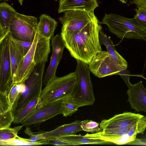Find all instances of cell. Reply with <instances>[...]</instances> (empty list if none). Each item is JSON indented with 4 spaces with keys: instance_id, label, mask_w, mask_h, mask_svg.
I'll use <instances>...</instances> for the list:
<instances>
[{
    "instance_id": "5b68a950",
    "label": "cell",
    "mask_w": 146,
    "mask_h": 146,
    "mask_svg": "<svg viewBox=\"0 0 146 146\" xmlns=\"http://www.w3.org/2000/svg\"><path fill=\"white\" fill-rule=\"evenodd\" d=\"M76 61L77 82L71 96L80 107L92 105L95 99L88 65Z\"/></svg>"
},
{
    "instance_id": "603a6c76",
    "label": "cell",
    "mask_w": 146,
    "mask_h": 146,
    "mask_svg": "<svg viewBox=\"0 0 146 146\" xmlns=\"http://www.w3.org/2000/svg\"><path fill=\"white\" fill-rule=\"evenodd\" d=\"M42 101L40 97H37L17 111L14 115V123L15 124L21 123L37 108L38 105Z\"/></svg>"
},
{
    "instance_id": "4dcf8cb0",
    "label": "cell",
    "mask_w": 146,
    "mask_h": 146,
    "mask_svg": "<svg viewBox=\"0 0 146 146\" xmlns=\"http://www.w3.org/2000/svg\"><path fill=\"white\" fill-rule=\"evenodd\" d=\"M135 123L121 128L112 129H104L100 131L102 133L105 134L116 136H122L127 135L129 131Z\"/></svg>"
},
{
    "instance_id": "2e32d148",
    "label": "cell",
    "mask_w": 146,
    "mask_h": 146,
    "mask_svg": "<svg viewBox=\"0 0 146 146\" xmlns=\"http://www.w3.org/2000/svg\"><path fill=\"white\" fill-rule=\"evenodd\" d=\"M81 125V121L76 120L71 123L59 126L51 131L41 132L39 133L42 139H54L65 135L74 134L83 131Z\"/></svg>"
},
{
    "instance_id": "d6986e66",
    "label": "cell",
    "mask_w": 146,
    "mask_h": 146,
    "mask_svg": "<svg viewBox=\"0 0 146 146\" xmlns=\"http://www.w3.org/2000/svg\"><path fill=\"white\" fill-rule=\"evenodd\" d=\"M57 24L54 19L47 15L42 14L39 17L37 30L42 37L50 40L54 36Z\"/></svg>"
},
{
    "instance_id": "5bb4252c",
    "label": "cell",
    "mask_w": 146,
    "mask_h": 146,
    "mask_svg": "<svg viewBox=\"0 0 146 146\" xmlns=\"http://www.w3.org/2000/svg\"><path fill=\"white\" fill-rule=\"evenodd\" d=\"M128 87L127 91L128 102L131 109L138 112L146 113V89L140 81Z\"/></svg>"
},
{
    "instance_id": "30bf717a",
    "label": "cell",
    "mask_w": 146,
    "mask_h": 146,
    "mask_svg": "<svg viewBox=\"0 0 146 146\" xmlns=\"http://www.w3.org/2000/svg\"><path fill=\"white\" fill-rule=\"evenodd\" d=\"M12 85L9 41L7 36L0 42V91L8 94Z\"/></svg>"
},
{
    "instance_id": "e575fe53",
    "label": "cell",
    "mask_w": 146,
    "mask_h": 146,
    "mask_svg": "<svg viewBox=\"0 0 146 146\" xmlns=\"http://www.w3.org/2000/svg\"><path fill=\"white\" fill-rule=\"evenodd\" d=\"M24 132L29 136V140L30 143L34 144L35 145H42L39 141L42 139L39 133H36L33 132L28 127H26Z\"/></svg>"
},
{
    "instance_id": "d590c367",
    "label": "cell",
    "mask_w": 146,
    "mask_h": 146,
    "mask_svg": "<svg viewBox=\"0 0 146 146\" xmlns=\"http://www.w3.org/2000/svg\"><path fill=\"white\" fill-rule=\"evenodd\" d=\"M39 141L42 145L50 144L58 146L73 145L70 143L56 139H44Z\"/></svg>"
},
{
    "instance_id": "277c9868",
    "label": "cell",
    "mask_w": 146,
    "mask_h": 146,
    "mask_svg": "<svg viewBox=\"0 0 146 146\" xmlns=\"http://www.w3.org/2000/svg\"><path fill=\"white\" fill-rule=\"evenodd\" d=\"M75 71L56 77L42 90L40 98L43 104H51L71 95L77 82Z\"/></svg>"
},
{
    "instance_id": "1f68e13d",
    "label": "cell",
    "mask_w": 146,
    "mask_h": 146,
    "mask_svg": "<svg viewBox=\"0 0 146 146\" xmlns=\"http://www.w3.org/2000/svg\"><path fill=\"white\" fill-rule=\"evenodd\" d=\"M99 124L92 120H86L81 121V127L83 131L94 133L101 131Z\"/></svg>"
},
{
    "instance_id": "52a82bcc",
    "label": "cell",
    "mask_w": 146,
    "mask_h": 146,
    "mask_svg": "<svg viewBox=\"0 0 146 146\" xmlns=\"http://www.w3.org/2000/svg\"><path fill=\"white\" fill-rule=\"evenodd\" d=\"M45 63L37 64L25 81V89L19 101L15 112L32 100L40 97Z\"/></svg>"
},
{
    "instance_id": "9a60e30c",
    "label": "cell",
    "mask_w": 146,
    "mask_h": 146,
    "mask_svg": "<svg viewBox=\"0 0 146 146\" xmlns=\"http://www.w3.org/2000/svg\"><path fill=\"white\" fill-rule=\"evenodd\" d=\"M58 13L70 10H82L94 12L98 6L96 0H59Z\"/></svg>"
},
{
    "instance_id": "484cf974",
    "label": "cell",
    "mask_w": 146,
    "mask_h": 146,
    "mask_svg": "<svg viewBox=\"0 0 146 146\" xmlns=\"http://www.w3.org/2000/svg\"><path fill=\"white\" fill-rule=\"evenodd\" d=\"M23 126L19 125L13 128L9 127L0 129V141H5L15 138Z\"/></svg>"
},
{
    "instance_id": "9c48e42d",
    "label": "cell",
    "mask_w": 146,
    "mask_h": 146,
    "mask_svg": "<svg viewBox=\"0 0 146 146\" xmlns=\"http://www.w3.org/2000/svg\"><path fill=\"white\" fill-rule=\"evenodd\" d=\"M97 19L94 12L70 10L59 18L62 25L61 33L74 32L82 29L88 24Z\"/></svg>"
},
{
    "instance_id": "8d00e7d4",
    "label": "cell",
    "mask_w": 146,
    "mask_h": 146,
    "mask_svg": "<svg viewBox=\"0 0 146 146\" xmlns=\"http://www.w3.org/2000/svg\"><path fill=\"white\" fill-rule=\"evenodd\" d=\"M115 75H119L125 82L128 87L132 84L129 81L130 73L127 68L121 70Z\"/></svg>"
},
{
    "instance_id": "8992f818",
    "label": "cell",
    "mask_w": 146,
    "mask_h": 146,
    "mask_svg": "<svg viewBox=\"0 0 146 146\" xmlns=\"http://www.w3.org/2000/svg\"><path fill=\"white\" fill-rule=\"evenodd\" d=\"M37 24L36 17L17 13L10 23L8 35L17 40L33 42Z\"/></svg>"
},
{
    "instance_id": "7a4b0ae2",
    "label": "cell",
    "mask_w": 146,
    "mask_h": 146,
    "mask_svg": "<svg viewBox=\"0 0 146 146\" xmlns=\"http://www.w3.org/2000/svg\"><path fill=\"white\" fill-rule=\"evenodd\" d=\"M50 40L41 36L36 29L32 45L24 57L15 84L24 83L37 64L47 62L51 51Z\"/></svg>"
},
{
    "instance_id": "d4e9b609",
    "label": "cell",
    "mask_w": 146,
    "mask_h": 146,
    "mask_svg": "<svg viewBox=\"0 0 146 146\" xmlns=\"http://www.w3.org/2000/svg\"><path fill=\"white\" fill-rule=\"evenodd\" d=\"M80 107L78 104L72 97L69 96L62 100L61 107V114L66 117L71 116L78 110Z\"/></svg>"
},
{
    "instance_id": "d6a6232c",
    "label": "cell",
    "mask_w": 146,
    "mask_h": 146,
    "mask_svg": "<svg viewBox=\"0 0 146 146\" xmlns=\"http://www.w3.org/2000/svg\"><path fill=\"white\" fill-rule=\"evenodd\" d=\"M9 35L11 36L14 41L18 50L24 57L31 47L33 42H25L17 40L14 38Z\"/></svg>"
},
{
    "instance_id": "60d3db41",
    "label": "cell",
    "mask_w": 146,
    "mask_h": 146,
    "mask_svg": "<svg viewBox=\"0 0 146 146\" xmlns=\"http://www.w3.org/2000/svg\"><path fill=\"white\" fill-rule=\"evenodd\" d=\"M55 0V1H57V0Z\"/></svg>"
},
{
    "instance_id": "74e56055",
    "label": "cell",
    "mask_w": 146,
    "mask_h": 146,
    "mask_svg": "<svg viewBox=\"0 0 146 146\" xmlns=\"http://www.w3.org/2000/svg\"><path fill=\"white\" fill-rule=\"evenodd\" d=\"M132 3L146 9V0H133Z\"/></svg>"
},
{
    "instance_id": "7402d4cb",
    "label": "cell",
    "mask_w": 146,
    "mask_h": 146,
    "mask_svg": "<svg viewBox=\"0 0 146 146\" xmlns=\"http://www.w3.org/2000/svg\"><path fill=\"white\" fill-rule=\"evenodd\" d=\"M99 38L101 44L105 46L107 51L113 58L121 65L127 68V62L116 51L110 38L108 37L102 30L100 31Z\"/></svg>"
},
{
    "instance_id": "b9f144b4",
    "label": "cell",
    "mask_w": 146,
    "mask_h": 146,
    "mask_svg": "<svg viewBox=\"0 0 146 146\" xmlns=\"http://www.w3.org/2000/svg\"><path fill=\"white\" fill-rule=\"evenodd\" d=\"M1 1L3 0H0Z\"/></svg>"
},
{
    "instance_id": "6da1fadb",
    "label": "cell",
    "mask_w": 146,
    "mask_h": 146,
    "mask_svg": "<svg viewBox=\"0 0 146 146\" xmlns=\"http://www.w3.org/2000/svg\"><path fill=\"white\" fill-rule=\"evenodd\" d=\"M102 29L97 19L80 30L61 33L60 35L71 56L89 65L93 57L102 50L99 38Z\"/></svg>"
},
{
    "instance_id": "f35d334b",
    "label": "cell",
    "mask_w": 146,
    "mask_h": 146,
    "mask_svg": "<svg viewBox=\"0 0 146 146\" xmlns=\"http://www.w3.org/2000/svg\"><path fill=\"white\" fill-rule=\"evenodd\" d=\"M20 3V4L21 5H22L23 2L24 0H17Z\"/></svg>"
},
{
    "instance_id": "3957f363",
    "label": "cell",
    "mask_w": 146,
    "mask_h": 146,
    "mask_svg": "<svg viewBox=\"0 0 146 146\" xmlns=\"http://www.w3.org/2000/svg\"><path fill=\"white\" fill-rule=\"evenodd\" d=\"M102 23L107 25L109 31L121 39H146V32L133 18H128L113 13L106 14Z\"/></svg>"
},
{
    "instance_id": "7c38bea8",
    "label": "cell",
    "mask_w": 146,
    "mask_h": 146,
    "mask_svg": "<svg viewBox=\"0 0 146 146\" xmlns=\"http://www.w3.org/2000/svg\"><path fill=\"white\" fill-rule=\"evenodd\" d=\"M63 100L54 103L43 104L37 108L21 123L23 126L41 123L59 114H61V104Z\"/></svg>"
},
{
    "instance_id": "ba28073f",
    "label": "cell",
    "mask_w": 146,
    "mask_h": 146,
    "mask_svg": "<svg viewBox=\"0 0 146 146\" xmlns=\"http://www.w3.org/2000/svg\"><path fill=\"white\" fill-rule=\"evenodd\" d=\"M88 67L90 72L99 78L115 75L127 68L116 61L107 51L102 50L93 57Z\"/></svg>"
},
{
    "instance_id": "4fadbf2b",
    "label": "cell",
    "mask_w": 146,
    "mask_h": 146,
    "mask_svg": "<svg viewBox=\"0 0 146 146\" xmlns=\"http://www.w3.org/2000/svg\"><path fill=\"white\" fill-rule=\"evenodd\" d=\"M144 115L130 112L115 115L108 119H104L100 124L101 130L122 127L136 123Z\"/></svg>"
},
{
    "instance_id": "4316f807",
    "label": "cell",
    "mask_w": 146,
    "mask_h": 146,
    "mask_svg": "<svg viewBox=\"0 0 146 146\" xmlns=\"http://www.w3.org/2000/svg\"><path fill=\"white\" fill-rule=\"evenodd\" d=\"M146 129V116L139 119L129 131L127 135L129 137L136 136L138 134H144Z\"/></svg>"
},
{
    "instance_id": "ffe728a7",
    "label": "cell",
    "mask_w": 146,
    "mask_h": 146,
    "mask_svg": "<svg viewBox=\"0 0 146 146\" xmlns=\"http://www.w3.org/2000/svg\"><path fill=\"white\" fill-rule=\"evenodd\" d=\"M89 138L102 139L118 145H124L134 141L137 139L136 136L129 137L127 135L116 136L103 133L100 131L92 134L87 133L84 135Z\"/></svg>"
},
{
    "instance_id": "ac0fdd59",
    "label": "cell",
    "mask_w": 146,
    "mask_h": 146,
    "mask_svg": "<svg viewBox=\"0 0 146 146\" xmlns=\"http://www.w3.org/2000/svg\"><path fill=\"white\" fill-rule=\"evenodd\" d=\"M7 36L9 41L10 59L13 84L16 83L24 57L18 50L11 36L8 35Z\"/></svg>"
},
{
    "instance_id": "8fae6325",
    "label": "cell",
    "mask_w": 146,
    "mask_h": 146,
    "mask_svg": "<svg viewBox=\"0 0 146 146\" xmlns=\"http://www.w3.org/2000/svg\"><path fill=\"white\" fill-rule=\"evenodd\" d=\"M51 40L52 54L49 65L43 78V83L45 86L56 77V70L65 47L61 35L57 34L54 36Z\"/></svg>"
},
{
    "instance_id": "836d02e7",
    "label": "cell",
    "mask_w": 146,
    "mask_h": 146,
    "mask_svg": "<svg viewBox=\"0 0 146 146\" xmlns=\"http://www.w3.org/2000/svg\"><path fill=\"white\" fill-rule=\"evenodd\" d=\"M11 110L9 99L8 94L0 91V114Z\"/></svg>"
},
{
    "instance_id": "cb8c5ba5",
    "label": "cell",
    "mask_w": 146,
    "mask_h": 146,
    "mask_svg": "<svg viewBox=\"0 0 146 146\" xmlns=\"http://www.w3.org/2000/svg\"><path fill=\"white\" fill-rule=\"evenodd\" d=\"M25 88V83L21 84H13L8 94L11 110L14 115L19 101L24 90Z\"/></svg>"
},
{
    "instance_id": "f546056e",
    "label": "cell",
    "mask_w": 146,
    "mask_h": 146,
    "mask_svg": "<svg viewBox=\"0 0 146 146\" xmlns=\"http://www.w3.org/2000/svg\"><path fill=\"white\" fill-rule=\"evenodd\" d=\"M0 145L3 146L35 145L34 144L29 142V139L21 138L18 136L9 140L0 141Z\"/></svg>"
},
{
    "instance_id": "ab89813d",
    "label": "cell",
    "mask_w": 146,
    "mask_h": 146,
    "mask_svg": "<svg viewBox=\"0 0 146 146\" xmlns=\"http://www.w3.org/2000/svg\"><path fill=\"white\" fill-rule=\"evenodd\" d=\"M123 3H126L125 0H119Z\"/></svg>"
},
{
    "instance_id": "44dd1931",
    "label": "cell",
    "mask_w": 146,
    "mask_h": 146,
    "mask_svg": "<svg viewBox=\"0 0 146 146\" xmlns=\"http://www.w3.org/2000/svg\"><path fill=\"white\" fill-rule=\"evenodd\" d=\"M72 144L73 145L84 144H104L111 143L99 139L90 138L84 136L72 134L54 138Z\"/></svg>"
},
{
    "instance_id": "f1b7e54d",
    "label": "cell",
    "mask_w": 146,
    "mask_h": 146,
    "mask_svg": "<svg viewBox=\"0 0 146 146\" xmlns=\"http://www.w3.org/2000/svg\"><path fill=\"white\" fill-rule=\"evenodd\" d=\"M14 120V114L11 110L0 114V129L9 127Z\"/></svg>"
},
{
    "instance_id": "e0dca14e",
    "label": "cell",
    "mask_w": 146,
    "mask_h": 146,
    "mask_svg": "<svg viewBox=\"0 0 146 146\" xmlns=\"http://www.w3.org/2000/svg\"><path fill=\"white\" fill-rule=\"evenodd\" d=\"M17 12L10 5L5 2L0 4V42L9 33L10 23Z\"/></svg>"
},
{
    "instance_id": "83f0119b",
    "label": "cell",
    "mask_w": 146,
    "mask_h": 146,
    "mask_svg": "<svg viewBox=\"0 0 146 146\" xmlns=\"http://www.w3.org/2000/svg\"><path fill=\"white\" fill-rule=\"evenodd\" d=\"M136 13L133 18L138 25L146 32V9L141 7L135 9Z\"/></svg>"
}]
</instances>
